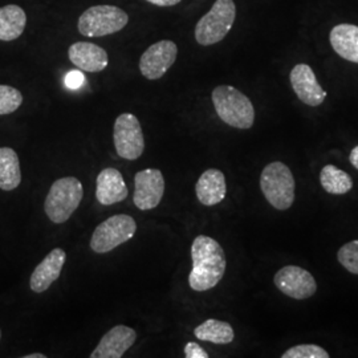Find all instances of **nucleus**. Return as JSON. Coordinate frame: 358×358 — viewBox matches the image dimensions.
<instances>
[{
  "instance_id": "a878e982",
  "label": "nucleus",
  "mask_w": 358,
  "mask_h": 358,
  "mask_svg": "<svg viewBox=\"0 0 358 358\" xmlns=\"http://www.w3.org/2000/svg\"><path fill=\"white\" fill-rule=\"evenodd\" d=\"M186 358H208V353L196 343H187L185 346Z\"/></svg>"
},
{
  "instance_id": "aec40b11",
  "label": "nucleus",
  "mask_w": 358,
  "mask_h": 358,
  "mask_svg": "<svg viewBox=\"0 0 358 358\" xmlns=\"http://www.w3.org/2000/svg\"><path fill=\"white\" fill-rule=\"evenodd\" d=\"M22 183L20 162L11 148H0V189L13 192Z\"/></svg>"
},
{
  "instance_id": "f8f14e48",
  "label": "nucleus",
  "mask_w": 358,
  "mask_h": 358,
  "mask_svg": "<svg viewBox=\"0 0 358 358\" xmlns=\"http://www.w3.org/2000/svg\"><path fill=\"white\" fill-rule=\"evenodd\" d=\"M289 80L299 100L308 106H319L327 99V92L322 90L313 69L309 65H294Z\"/></svg>"
},
{
  "instance_id": "5701e85b",
  "label": "nucleus",
  "mask_w": 358,
  "mask_h": 358,
  "mask_svg": "<svg viewBox=\"0 0 358 358\" xmlns=\"http://www.w3.org/2000/svg\"><path fill=\"white\" fill-rule=\"evenodd\" d=\"M22 103L23 94L20 90L10 85H0V115H11L22 106Z\"/></svg>"
},
{
  "instance_id": "7c9ffc66",
  "label": "nucleus",
  "mask_w": 358,
  "mask_h": 358,
  "mask_svg": "<svg viewBox=\"0 0 358 358\" xmlns=\"http://www.w3.org/2000/svg\"><path fill=\"white\" fill-rule=\"evenodd\" d=\"M0 338H1V331H0Z\"/></svg>"
},
{
  "instance_id": "9b49d317",
  "label": "nucleus",
  "mask_w": 358,
  "mask_h": 358,
  "mask_svg": "<svg viewBox=\"0 0 358 358\" xmlns=\"http://www.w3.org/2000/svg\"><path fill=\"white\" fill-rule=\"evenodd\" d=\"M273 282L279 291L294 300H306L317 291V282L312 273L297 266H287L280 269L275 275Z\"/></svg>"
},
{
  "instance_id": "bb28decb",
  "label": "nucleus",
  "mask_w": 358,
  "mask_h": 358,
  "mask_svg": "<svg viewBox=\"0 0 358 358\" xmlns=\"http://www.w3.org/2000/svg\"><path fill=\"white\" fill-rule=\"evenodd\" d=\"M84 83V75L80 71H72L65 77V84L71 90H77Z\"/></svg>"
},
{
  "instance_id": "4468645a",
  "label": "nucleus",
  "mask_w": 358,
  "mask_h": 358,
  "mask_svg": "<svg viewBox=\"0 0 358 358\" xmlns=\"http://www.w3.org/2000/svg\"><path fill=\"white\" fill-rule=\"evenodd\" d=\"M137 333L134 329L117 325L101 338L99 345L92 352L90 358H121L136 343Z\"/></svg>"
},
{
  "instance_id": "6e6552de",
  "label": "nucleus",
  "mask_w": 358,
  "mask_h": 358,
  "mask_svg": "<svg viewBox=\"0 0 358 358\" xmlns=\"http://www.w3.org/2000/svg\"><path fill=\"white\" fill-rule=\"evenodd\" d=\"M117 154L128 161H136L141 157L145 149V140L138 118L131 113L118 115L113 130Z\"/></svg>"
},
{
  "instance_id": "7ed1b4c3",
  "label": "nucleus",
  "mask_w": 358,
  "mask_h": 358,
  "mask_svg": "<svg viewBox=\"0 0 358 358\" xmlns=\"http://www.w3.org/2000/svg\"><path fill=\"white\" fill-rule=\"evenodd\" d=\"M84 196L83 183L75 177H64L53 182L45 198L44 211L50 220L62 224L77 210Z\"/></svg>"
},
{
  "instance_id": "b1692460",
  "label": "nucleus",
  "mask_w": 358,
  "mask_h": 358,
  "mask_svg": "<svg viewBox=\"0 0 358 358\" xmlns=\"http://www.w3.org/2000/svg\"><path fill=\"white\" fill-rule=\"evenodd\" d=\"M337 259L344 268L358 275V241L344 244L337 254Z\"/></svg>"
},
{
  "instance_id": "a211bd4d",
  "label": "nucleus",
  "mask_w": 358,
  "mask_h": 358,
  "mask_svg": "<svg viewBox=\"0 0 358 358\" xmlns=\"http://www.w3.org/2000/svg\"><path fill=\"white\" fill-rule=\"evenodd\" d=\"M331 44L334 52L350 63L358 64V27L355 24H337L331 31Z\"/></svg>"
},
{
  "instance_id": "ddd939ff",
  "label": "nucleus",
  "mask_w": 358,
  "mask_h": 358,
  "mask_svg": "<svg viewBox=\"0 0 358 358\" xmlns=\"http://www.w3.org/2000/svg\"><path fill=\"white\" fill-rule=\"evenodd\" d=\"M66 262V252L63 248H53L43 262L34 269L29 287L35 294L45 292L53 282H56L63 271Z\"/></svg>"
},
{
  "instance_id": "20e7f679",
  "label": "nucleus",
  "mask_w": 358,
  "mask_h": 358,
  "mask_svg": "<svg viewBox=\"0 0 358 358\" xmlns=\"http://www.w3.org/2000/svg\"><path fill=\"white\" fill-rule=\"evenodd\" d=\"M236 19L234 0H217L211 10L199 19L195 26V40L198 44L214 45L229 35Z\"/></svg>"
},
{
  "instance_id": "f03ea898",
  "label": "nucleus",
  "mask_w": 358,
  "mask_h": 358,
  "mask_svg": "<svg viewBox=\"0 0 358 358\" xmlns=\"http://www.w3.org/2000/svg\"><path fill=\"white\" fill-rule=\"evenodd\" d=\"M213 103L217 117L232 128H252L255 122V109L250 99L241 90L231 85H219L213 90Z\"/></svg>"
},
{
  "instance_id": "2eb2a0df",
  "label": "nucleus",
  "mask_w": 358,
  "mask_h": 358,
  "mask_svg": "<svg viewBox=\"0 0 358 358\" xmlns=\"http://www.w3.org/2000/svg\"><path fill=\"white\" fill-rule=\"evenodd\" d=\"M69 60L78 69L90 73L103 72L109 64V56L100 45L88 41H77L69 47Z\"/></svg>"
},
{
  "instance_id": "1a4fd4ad",
  "label": "nucleus",
  "mask_w": 358,
  "mask_h": 358,
  "mask_svg": "<svg viewBox=\"0 0 358 358\" xmlns=\"http://www.w3.org/2000/svg\"><path fill=\"white\" fill-rule=\"evenodd\" d=\"M178 47L171 40H161L154 43L142 53L140 71L148 80H159L177 60Z\"/></svg>"
},
{
  "instance_id": "39448f33",
  "label": "nucleus",
  "mask_w": 358,
  "mask_h": 358,
  "mask_svg": "<svg viewBox=\"0 0 358 358\" xmlns=\"http://www.w3.org/2000/svg\"><path fill=\"white\" fill-rule=\"evenodd\" d=\"M128 13L115 6H93L77 22L78 32L87 38H103L122 31L128 26Z\"/></svg>"
},
{
  "instance_id": "6ab92c4d",
  "label": "nucleus",
  "mask_w": 358,
  "mask_h": 358,
  "mask_svg": "<svg viewBox=\"0 0 358 358\" xmlns=\"http://www.w3.org/2000/svg\"><path fill=\"white\" fill-rule=\"evenodd\" d=\"M27 27L26 11L16 6L8 4L0 7V40L13 41L20 38Z\"/></svg>"
},
{
  "instance_id": "9d476101",
  "label": "nucleus",
  "mask_w": 358,
  "mask_h": 358,
  "mask_svg": "<svg viewBox=\"0 0 358 358\" xmlns=\"http://www.w3.org/2000/svg\"><path fill=\"white\" fill-rule=\"evenodd\" d=\"M165 194V179L158 169H145L134 177L133 202L142 211L153 210Z\"/></svg>"
},
{
  "instance_id": "393cba45",
  "label": "nucleus",
  "mask_w": 358,
  "mask_h": 358,
  "mask_svg": "<svg viewBox=\"0 0 358 358\" xmlns=\"http://www.w3.org/2000/svg\"><path fill=\"white\" fill-rule=\"evenodd\" d=\"M282 358H329V353L316 344H301L288 349Z\"/></svg>"
},
{
  "instance_id": "c756f323",
  "label": "nucleus",
  "mask_w": 358,
  "mask_h": 358,
  "mask_svg": "<svg viewBox=\"0 0 358 358\" xmlns=\"http://www.w3.org/2000/svg\"><path fill=\"white\" fill-rule=\"evenodd\" d=\"M24 358H45V355L35 353V355H28V356H24Z\"/></svg>"
},
{
  "instance_id": "0eeeda50",
  "label": "nucleus",
  "mask_w": 358,
  "mask_h": 358,
  "mask_svg": "<svg viewBox=\"0 0 358 358\" xmlns=\"http://www.w3.org/2000/svg\"><path fill=\"white\" fill-rule=\"evenodd\" d=\"M137 231V223L130 215L120 214L103 220L90 239V248L96 254H106L130 241Z\"/></svg>"
},
{
  "instance_id": "cd10ccee",
  "label": "nucleus",
  "mask_w": 358,
  "mask_h": 358,
  "mask_svg": "<svg viewBox=\"0 0 358 358\" xmlns=\"http://www.w3.org/2000/svg\"><path fill=\"white\" fill-rule=\"evenodd\" d=\"M148 3H152L154 6H158V7H173V6H177L182 0H146Z\"/></svg>"
},
{
  "instance_id": "dca6fc26",
  "label": "nucleus",
  "mask_w": 358,
  "mask_h": 358,
  "mask_svg": "<svg viewBox=\"0 0 358 358\" xmlns=\"http://www.w3.org/2000/svg\"><path fill=\"white\" fill-rule=\"evenodd\" d=\"M129 190L122 174L113 167H106L97 176L96 198L103 206L115 205L128 198Z\"/></svg>"
},
{
  "instance_id": "4be33fe9",
  "label": "nucleus",
  "mask_w": 358,
  "mask_h": 358,
  "mask_svg": "<svg viewBox=\"0 0 358 358\" xmlns=\"http://www.w3.org/2000/svg\"><path fill=\"white\" fill-rule=\"evenodd\" d=\"M320 182L322 189L332 195H344L352 190L353 180L344 170L327 165L322 167L320 173Z\"/></svg>"
},
{
  "instance_id": "f3484780",
  "label": "nucleus",
  "mask_w": 358,
  "mask_h": 358,
  "mask_svg": "<svg viewBox=\"0 0 358 358\" xmlns=\"http://www.w3.org/2000/svg\"><path fill=\"white\" fill-rule=\"evenodd\" d=\"M198 201L205 206L220 203L227 194L224 174L217 169H208L199 177L195 185Z\"/></svg>"
},
{
  "instance_id": "f257e3e1",
  "label": "nucleus",
  "mask_w": 358,
  "mask_h": 358,
  "mask_svg": "<svg viewBox=\"0 0 358 358\" xmlns=\"http://www.w3.org/2000/svg\"><path fill=\"white\" fill-rule=\"evenodd\" d=\"M192 269L189 284L192 291L205 292L217 287L223 279L227 260L222 245L215 239L199 235L192 245Z\"/></svg>"
},
{
  "instance_id": "412c9836",
  "label": "nucleus",
  "mask_w": 358,
  "mask_h": 358,
  "mask_svg": "<svg viewBox=\"0 0 358 358\" xmlns=\"http://www.w3.org/2000/svg\"><path fill=\"white\" fill-rule=\"evenodd\" d=\"M194 334L201 341L220 344V345L230 344L235 338V333L229 322L214 320V319L206 320L201 325H198L194 329Z\"/></svg>"
},
{
  "instance_id": "423d86ee",
  "label": "nucleus",
  "mask_w": 358,
  "mask_h": 358,
  "mask_svg": "<svg viewBox=\"0 0 358 358\" xmlns=\"http://www.w3.org/2000/svg\"><path fill=\"white\" fill-rule=\"evenodd\" d=\"M260 189L276 210H288L294 202V178L282 162H271L260 176Z\"/></svg>"
},
{
  "instance_id": "c85d7f7f",
  "label": "nucleus",
  "mask_w": 358,
  "mask_h": 358,
  "mask_svg": "<svg viewBox=\"0 0 358 358\" xmlns=\"http://www.w3.org/2000/svg\"><path fill=\"white\" fill-rule=\"evenodd\" d=\"M349 161H350V164H352V166L355 167V169H357L358 170V146H356L352 152H350V155H349Z\"/></svg>"
}]
</instances>
